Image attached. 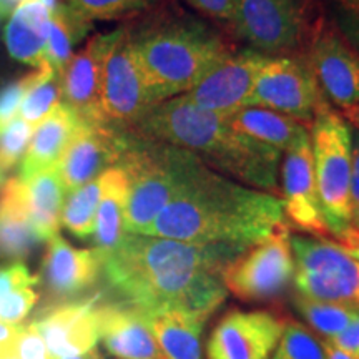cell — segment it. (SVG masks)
Segmentation results:
<instances>
[{
  "label": "cell",
  "mask_w": 359,
  "mask_h": 359,
  "mask_svg": "<svg viewBox=\"0 0 359 359\" xmlns=\"http://www.w3.org/2000/svg\"><path fill=\"white\" fill-rule=\"evenodd\" d=\"M241 251L127 233L100 259L125 306L143 314L180 309L208 318L226 299L223 269Z\"/></svg>",
  "instance_id": "cell-1"
},
{
  "label": "cell",
  "mask_w": 359,
  "mask_h": 359,
  "mask_svg": "<svg viewBox=\"0 0 359 359\" xmlns=\"http://www.w3.org/2000/svg\"><path fill=\"white\" fill-rule=\"evenodd\" d=\"M281 198L200 165L145 235L246 250L285 224Z\"/></svg>",
  "instance_id": "cell-2"
},
{
  "label": "cell",
  "mask_w": 359,
  "mask_h": 359,
  "mask_svg": "<svg viewBox=\"0 0 359 359\" xmlns=\"http://www.w3.org/2000/svg\"><path fill=\"white\" fill-rule=\"evenodd\" d=\"M132 130L147 140L190 151L235 182L278 193L281 151L246 137L228 118L198 109L183 95L156 103Z\"/></svg>",
  "instance_id": "cell-3"
},
{
  "label": "cell",
  "mask_w": 359,
  "mask_h": 359,
  "mask_svg": "<svg viewBox=\"0 0 359 359\" xmlns=\"http://www.w3.org/2000/svg\"><path fill=\"white\" fill-rule=\"evenodd\" d=\"M132 43L155 105L185 95L231 53L217 30L187 15L151 22L132 32Z\"/></svg>",
  "instance_id": "cell-4"
},
{
  "label": "cell",
  "mask_w": 359,
  "mask_h": 359,
  "mask_svg": "<svg viewBox=\"0 0 359 359\" xmlns=\"http://www.w3.org/2000/svg\"><path fill=\"white\" fill-rule=\"evenodd\" d=\"M203 163L190 151L147 140L132 132V140L118 165L128 177L125 231L145 235L188 180Z\"/></svg>",
  "instance_id": "cell-5"
},
{
  "label": "cell",
  "mask_w": 359,
  "mask_h": 359,
  "mask_svg": "<svg viewBox=\"0 0 359 359\" xmlns=\"http://www.w3.org/2000/svg\"><path fill=\"white\" fill-rule=\"evenodd\" d=\"M309 137L323 218L327 231L338 238L353 226L349 193L353 132L346 120L325 102L314 115Z\"/></svg>",
  "instance_id": "cell-6"
},
{
  "label": "cell",
  "mask_w": 359,
  "mask_h": 359,
  "mask_svg": "<svg viewBox=\"0 0 359 359\" xmlns=\"http://www.w3.org/2000/svg\"><path fill=\"white\" fill-rule=\"evenodd\" d=\"M294 288L316 302L359 308V263L326 238L291 235Z\"/></svg>",
  "instance_id": "cell-7"
},
{
  "label": "cell",
  "mask_w": 359,
  "mask_h": 359,
  "mask_svg": "<svg viewBox=\"0 0 359 359\" xmlns=\"http://www.w3.org/2000/svg\"><path fill=\"white\" fill-rule=\"evenodd\" d=\"M288 224H281L266 240L250 246L223 269L228 293L245 302L276 298L294 278V258Z\"/></svg>",
  "instance_id": "cell-8"
},
{
  "label": "cell",
  "mask_w": 359,
  "mask_h": 359,
  "mask_svg": "<svg viewBox=\"0 0 359 359\" xmlns=\"http://www.w3.org/2000/svg\"><path fill=\"white\" fill-rule=\"evenodd\" d=\"M154 105L135 55L132 32L123 27L103 65L98 120L115 128L130 130Z\"/></svg>",
  "instance_id": "cell-9"
},
{
  "label": "cell",
  "mask_w": 359,
  "mask_h": 359,
  "mask_svg": "<svg viewBox=\"0 0 359 359\" xmlns=\"http://www.w3.org/2000/svg\"><path fill=\"white\" fill-rule=\"evenodd\" d=\"M323 103V92L308 58L280 55L266 58L246 107L278 111L308 125Z\"/></svg>",
  "instance_id": "cell-10"
},
{
  "label": "cell",
  "mask_w": 359,
  "mask_h": 359,
  "mask_svg": "<svg viewBox=\"0 0 359 359\" xmlns=\"http://www.w3.org/2000/svg\"><path fill=\"white\" fill-rule=\"evenodd\" d=\"M231 25L251 50L266 57L288 55L304 35L298 0H233Z\"/></svg>",
  "instance_id": "cell-11"
},
{
  "label": "cell",
  "mask_w": 359,
  "mask_h": 359,
  "mask_svg": "<svg viewBox=\"0 0 359 359\" xmlns=\"http://www.w3.org/2000/svg\"><path fill=\"white\" fill-rule=\"evenodd\" d=\"M130 140V130L115 128L98 120H80L57 167L65 191L77 190L118 165Z\"/></svg>",
  "instance_id": "cell-12"
},
{
  "label": "cell",
  "mask_w": 359,
  "mask_h": 359,
  "mask_svg": "<svg viewBox=\"0 0 359 359\" xmlns=\"http://www.w3.org/2000/svg\"><path fill=\"white\" fill-rule=\"evenodd\" d=\"M266 58L251 48L231 52L183 97L201 110L230 118L246 109L255 80Z\"/></svg>",
  "instance_id": "cell-13"
},
{
  "label": "cell",
  "mask_w": 359,
  "mask_h": 359,
  "mask_svg": "<svg viewBox=\"0 0 359 359\" xmlns=\"http://www.w3.org/2000/svg\"><path fill=\"white\" fill-rule=\"evenodd\" d=\"M285 323L269 311H231L219 320L206 343V359H269Z\"/></svg>",
  "instance_id": "cell-14"
},
{
  "label": "cell",
  "mask_w": 359,
  "mask_h": 359,
  "mask_svg": "<svg viewBox=\"0 0 359 359\" xmlns=\"http://www.w3.org/2000/svg\"><path fill=\"white\" fill-rule=\"evenodd\" d=\"M321 92L343 110L359 105V53L330 27H318L308 57Z\"/></svg>",
  "instance_id": "cell-15"
},
{
  "label": "cell",
  "mask_w": 359,
  "mask_h": 359,
  "mask_svg": "<svg viewBox=\"0 0 359 359\" xmlns=\"http://www.w3.org/2000/svg\"><path fill=\"white\" fill-rule=\"evenodd\" d=\"M281 185L285 218L309 235L325 238L330 231L318 195L311 137L286 151L281 163Z\"/></svg>",
  "instance_id": "cell-16"
},
{
  "label": "cell",
  "mask_w": 359,
  "mask_h": 359,
  "mask_svg": "<svg viewBox=\"0 0 359 359\" xmlns=\"http://www.w3.org/2000/svg\"><path fill=\"white\" fill-rule=\"evenodd\" d=\"M97 299L50 304L30 323L42 336L52 359L83 354L97 346Z\"/></svg>",
  "instance_id": "cell-17"
},
{
  "label": "cell",
  "mask_w": 359,
  "mask_h": 359,
  "mask_svg": "<svg viewBox=\"0 0 359 359\" xmlns=\"http://www.w3.org/2000/svg\"><path fill=\"white\" fill-rule=\"evenodd\" d=\"M102 271V259L95 250H80L60 236L47 241L39 285L53 304L72 302L95 285Z\"/></svg>",
  "instance_id": "cell-18"
},
{
  "label": "cell",
  "mask_w": 359,
  "mask_h": 359,
  "mask_svg": "<svg viewBox=\"0 0 359 359\" xmlns=\"http://www.w3.org/2000/svg\"><path fill=\"white\" fill-rule=\"evenodd\" d=\"M118 34L120 29H116L114 32L92 37L82 50L74 53L62 72V103L79 118L98 120L103 65Z\"/></svg>",
  "instance_id": "cell-19"
},
{
  "label": "cell",
  "mask_w": 359,
  "mask_h": 359,
  "mask_svg": "<svg viewBox=\"0 0 359 359\" xmlns=\"http://www.w3.org/2000/svg\"><path fill=\"white\" fill-rule=\"evenodd\" d=\"M98 341L116 359H165L147 318L125 304H100Z\"/></svg>",
  "instance_id": "cell-20"
},
{
  "label": "cell",
  "mask_w": 359,
  "mask_h": 359,
  "mask_svg": "<svg viewBox=\"0 0 359 359\" xmlns=\"http://www.w3.org/2000/svg\"><path fill=\"white\" fill-rule=\"evenodd\" d=\"M80 120L82 118L60 102V105L34 130L22 158L19 178L30 180L45 170L57 168L75 130L79 128Z\"/></svg>",
  "instance_id": "cell-21"
},
{
  "label": "cell",
  "mask_w": 359,
  "mask_h": 359,
  "mask_svg": "<svg viewBox=\"0 0 359 359\" xmlns=\"http://www.w3.org/2000/svg\"><path fill=\"white\" fill-rule=\"evenodd\" d=\"M50 11L40 0H20L6 27V45L22 64L42 67L47 60Z\"/></svg>",
  "instance_id": "cell-22"
},
{
  "label": "cell",
  "mask_w": 359,
  "mask_h": 359,
  "mask_svg": "<svg viewBox=\"0 0 359 359\" xmlns=\"http://www.w3.org/2000/svg\"><path fill=\"white\" fill-rule=\"evenodd\" d=\"M45 241L24 203L22 180L13 177L0 191V258L22 262Z\"/></svg>",
  "instance_id": "cell-23"
},
{
  "label": "cell",
  "mask_w": 359,
  "mask_h": 359,
  "mask_svg": "<svg viewBox=\"0 0 359 359\" xmlns=\"http://www.w3.org/2000/svg\"><path fill=\"white\" fill-rule=\"evenodd\" d=\"M102 196L98 203L93 243L98 257L103 258L122 243L125 231V208L128 196V177L120 165L100 175Z\"/></svg>",
  "instance_id": "cell-24"
},
{
  "label": "cell",
  "mask_w": 359,
  "mask_h": 359,
  "mask_svg": "<svg viewBox=\"0 0 359 359\" xmlns=\"http://www.w3.org/2000/svg\"><path fill=\"white\" fill-rule=\"evenodd\" d=\"M165 359H203L201 333L206 318L188 311L143 314Z\"/></svg>",
  "instance_id": "cell-25"
},
{
  "label": "cell",
  "mask_w": 359,
  "mask_h": 359,
  "mask_svg": "<svg viewBox=\"0 0 359 359\" xmlns=\"http://www.w3.org/2000/svg\"><path fill=\"white\" fill-rule=\"evenodd\" d=\"M230 123L238 132L269 145L276 150L288 151L309 138L308 125L278 111L246 107L230 116Z\"/></svg>",
  "instance_id": "cell-26"
},
{
  "label": "cell",
  "mask_w": 359,
  "mask_h": 359,
  "mask_svg": "<svg viewBox=\"0 0 359 359\" xmlns=\"http://www.w3.org/2000/svg\"><path fill=\"white\" fill-rule=\"evenodd\" d=\"M22 190L27 213L43 240L48 241L58 233L65 203L67 191L58 170H45L30 180H22Z\"/></svg>",
  "instance_id": "cell-27"
},
{
  "label": "cell",
  "mask_w": 359,
  "mask_h": 359,
  "mask_svg": "<svg viewBox=\"0 0 359 359\" xmlns=\"http://www.w3.org/2000/svg\"><path fill=\"white\" fill-rule=\"evenodd\" d=\"M39 283L22 262L0 266V323L19 326L29 316L39 302Z\"/></svg>",
  "instance_id": "cell-28"
},
{
  "label": "cell",
  "mask_w": 359,
  "mask_h": 359,
  "mask_svg": "<svg viewBox=\"0 0 359 359\" xmlns=\"http://www.w3.org/2000/svg\"><path fill=\"white\" fill-rule=\"evenodd\" d=\"M92 22L85 20L77 12L72 11L67 4H58L50 12V30L47 40V60L62 75L65 65L74 57V48L88 30Z\"/></svg>",
  "instance_id": "cell-29"
},
{
  "label": "cell",
  "mask_w": 359,
  "mask_h": 359,
  "mask_svg": "<svg viewBox=\"0 0 359 359\" xmlns=\"http://www.w3.org/2000/svg\"><path fill=\"white\" fill-rule=\"evenodd\" d=\"M62 83L60 74L50 64H43L35 70V79L25 93L20 105V118L34 130L60 105Z\"/></svg>",
  "instance_id": "cell-30"
},
{
  "label": "cell",
  "mask_w": 359,
  "mask_h": 359,
  "mask_svg": "<svg viewBox=\"0 0 359 359\" xmlns=\"http://www.w3.org/2000/svg\"><path fill=\"white\" fill-rule=\"evenodd\" d=\"M102 196L100 177L92 180L87 185L77 188L67 195L64 208H62L60 224L69 230L72 235L87 240L93 235L98 203Z\"/></svg>",
  "instance_id": "cell-31"
},
{
  "label": "cell",
  "mask_w": 359,
  "mask_h": 359,
  "mask_svg": "<svg viewBox=\"0 0 359 359\" xmlns=\"http://www.w3.org/2000/svg\"><path fill=\"white\" fill-rule=\"evenodd\" d=\"M294 308L304 318V321L314 331L325 336V339L343 333L346 327L359 316V308L348 306V304L316 302V299L296 296L293 299Z\"/></svg>",
  "instance_id": "cell-32"
},
{
  "label": "cell",
  "mask_w": 359,
  "mask_h": 359,
  "mask_svg": "<svg viewBox=\"0 0 359 359\" xmlns=\"http://www.w3.org/2000/svg\"><path fill=\"white\" fill-rule=\"evenodd\" d=\"M269 359H326L323 341L313 336L302 323H285L280 343Z\"/></svg>",
  "instance_id": "cell-33"
},
{
  "label": "cell",
  "mask_w": 359,
  "mask_h": 359,
  "mask_svg": "<svg viewBox=\"0 0 359 359\" xmlns=\"http://www.w3.org/2000/svg\"><path fill=\"white\" fill-rule=\"evenodd\" d=\"M154 0H67V6L85 20H114L132 15L150 6Z\"/></svg>",
  "instance_id": "cell-34"
},
{
  "label": "cell",
  "mask_w": 359,
  "mask_h": 359,
  "mask_svg": "<svg viewBox=\"0 0 359 359\" xmlns=\"http://www.w3.org/2000/svg\"><path fill=\"white\" fill-rule=\"evenodd\" d=\"M34 128L22 118H13L6 128L0 130V175L13 168L29 147Z\"/></svg>",
  "instance_id": "cell-35"
},
{
  "label": "cell",
  "mask_w": 359,
  "mask_h": 359,
  "mask_svg": "<svg viewBox=\"0 0 359 359\" xmlns=\"http://www.w3.org/2000/svg\"><path fill=\"white\" fill-rule=\"evenodd\" d=\"M0 359H52L45 346L42 336L32 326L22 327V331L6 349Z\"/></svg>",
  "instance_id": "cell-36"
},
{
  "label": "cell",
  "mask_w": 359,
  "mask_h": 359,
  "mask_svg": "<svg viewBox=\"0 0 359 359\" xmlns=\"http://www.w3.org/2000/svg\"><path fill=\"white\" fill-rule=\"evenodd\" d=\"M34 79L35 72L27 74L24 79L8 83L0 90V130L6 128L12 122V118L15 116L17 110L20 109L22 100H24L25 93L29 92Z\"/></svg>",
  "instance_id": "cell-37"
},
{
  "label": "cell",
  "mask_w": 359,
  "mask_h": 359,
  "mask_svg": "<svg viewBox=\"0 0 359 359\" xmlns=\"http://www.w3.org/2000/svg\"><path fill=\"white\" fill-rule=\"evenodd\" d=\"M187 2L210 19L231 24L233 0H187Z\"/></svg>",
  "instance_id": "cell-38"
},
{
  "label": "cell",
  "mask_w": 359,
  "mask_h": 359,
  "mask_svg": "<svg viewBox=\"0 0 359 359\" xmlns=\"http://www.w3.org/2000/svg\"><path fill=\"white\" fill-rule=\"evenodd\" d=\"M333 346L339 348L341 351L348 353L353 359H359V316L349 325L343 333L333 336V338L325 339Z\"/></svg>",
  "instance_id": "cell-39"
},
{
  "label": "cell",
  "mask_w": 359,
  "mask_h": 359,
  "mask_svg": "<svg viewBox=\"0 0 359 359\" xmlns=\"http://www.w3.org/2000/svg\"><path fill=\"white\" fill-rule=\"evenodd\" d=\"M351 212L353 222L359 217V132L353 137V150H351Z\"/></svg>",
  "instance_id": "cell-40"
},
{
  "label": "cell",
  "mask_w": 359,
  "mask_h": 359,
  "mask_svg": "<svg viewBox=\"0 0 359 359\" xmlns=\"http://www.w3.org/2000/svg\"><path fill=\"white\" fill-rule=\"evenodd\" d=\"M338 243L343 246V250L359 263V230L354 226H349L346 231L338 236Z\"/></svg>",
  "instance_id": "cell-41"
},
{
  "label": "cell",
  "mask_w": 359,
  "mask_h": 359,
  "mask_svg": "<svg viewBox=\"0 0 359 359\" xmlns=\"http://www.w3.org/2000/svg\"><path fill=\"white\" fill-rule=\"evenodd\" d=\"M339 7L346 13V19L351 25L353 32L359 40V0H338Z\"/></svg>",
  "instance_id": "cell-42"
},
{
  "label": "cell",
  "mask_w": 359,
  "mask_h": 359,
  "mask_svg": "<svg viewBox=\"0 0 359 359\" xmlns=\"http://www.w3.org/2000/svg\"><path fill=\"white\" fill-rule=\"evenodd\" d=\"M22 331V326H13L6 325V323H0V356L6 353V349L13 343V339L19 336Z\"/></svg>",
  "instance_id": "cell-43"
},
{
  "label": "cell",
  "mask_w": 359,
  "mask_h": 359,
  "mask_svg": "<svg viewBox=\"0 0 359 359\" xmlns=\"http://www.w3.org/2000/svg\"><path fill=\"white\" fill-rule=\"evenodd\" d=\"M323 348H325L326 359H353L348 353L341 351L339 348L333 346V344L327 343V341H323Z\"/></svg>",
  "instance_id": "cell-44"
},
{
  "label": "cell",
  "mask_w": 359,
  "mask_h": 359,
  "mask_svg": "<svg viewBox=\"0 0 359 359\" xmlns=\"http://www.w3.org/2000/svg\"><path fill=\"white\" fill-rule=\"evenodd\" d=\"M19 4L20 0H0V19L12 15V12L15 11Z\"/></svg>",
  "instance_id": "cell-45"
},
{
  "label": "cell",
  "mask_w": 359,
  "mask_h": 359,
  "mask_svg": "<svg viewBox=\"0 0 359 359\" xmlns=\"http://www.w3.org/2000/svg\"><path fill=\"white\" fill-rule=\"evenodd\" d=\"M62 359H105V356H103L100 349H98L97 346L93 349H90V351L83 353V354H77V356H70V358H62Z\"/></svg>",
  "instance_id": "cell-46"
},
{
  "label": "cell",
  "mask_w": 359,
  "mask_h": 359,
  "mask_svg": "<svg viewBox=\"0 0 359 359\" xmlns=\"http://www.w3.org/2000/svg\"><path fill=\"white\" fill-rule=\"evenodd\" d=\"M346 114H348L349 118H351L353 122L356 123V127H359V105H356V107H353V109L346 110Z\"/></svg>",
  "instance_id": "cell-47"
},
{
  "label": "cell",
  "mask_w": 359,
  "mask_h": 359,
  "mask_svg": "<svg viewBox=\"0 0 359 359\" xmlns=\"http://www.w3.org/2000/svg\"><path fill=\"white\" fill-rule=\"evenodd\" d=\"M353 226L356 228V230H359V217H358V218L354 219V222H353Z\"/></svg>",
  "instance_id": "cell-48"
},
{
  "label": "cell",
  "mask_w": 359,
  "mask_h": 359,
  "mask_svg": "<svg viewBox=\"0 0 359 359\" xmlns=\"http://www.w3.org/2000/svg\"><path fill=\"white\" fill-rule=\"evenodd\" d=\"M2 178H4V177H2V175H0V182H2Z\"/></svg>",
  "instance_id": "cell-49"
}]
</instances>
